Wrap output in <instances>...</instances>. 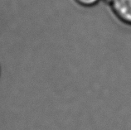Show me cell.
<instances>
[{
  "instance_id": "2",
  "label": "cell",
  "mask_w": 131,
  "mask_h": 130,
  "mask_svg": "<svg viewBox=\"0 0 131 130\" xmlns=\"http://www.w3.org/2000/svg\"><path fill=\"white\" fill-rule=\"evenodd\" d=\"M75 1L80 6H83L85 8H90V7L97 4L100 0H75Z\"/></svg>"
},
{
  "instance_id": "3",
  "label": "cell",
  "mask_w": 131,
  "mask_h": 130,
  "mask_svg": "<svg viewBox=\"0 0 131 130\" xmlns=\"http://www.w3.org/2000/svg\"><path fill=\"white\" fill-rule=\"evenodd\" d=\"M105 1L106 2V3H110V4H112V3L115 1V0H105Z\"/></svg>"
},
{
  "instance_id": "1",
  "label": "cell",
  "mask_w": 131,
  "mask_h": 130,
  "mask_svg": "<svg viewBox=\"0 0 131 130\" xmlns=\"http://www.w3.org/2000/svg\"><path fill=\"white\" fill-rule=\"evenodd\" d=\"M111 7L117 18L131 25V0H115Z\"/></svg>"
}]
</instances>
